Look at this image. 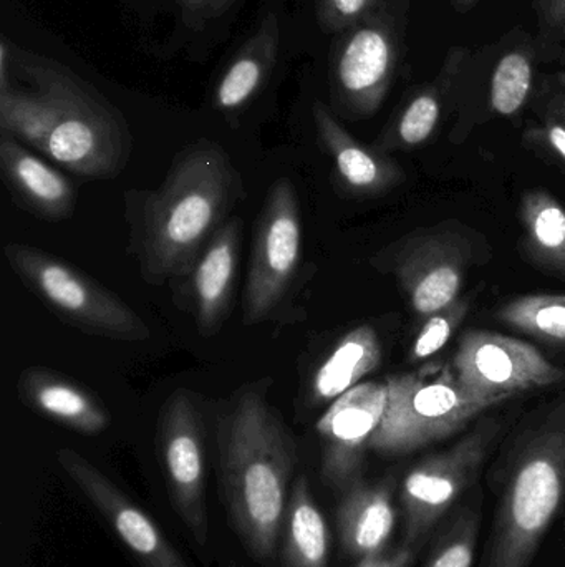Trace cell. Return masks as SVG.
I'll return each mask as SVG.
<instances>
[{
	"mask_svg": "<svg viewBox=\"0 0 565 567\" xmlns=\"http://www.w3.org/2000/svg\"><path fill=\"white\" fill-rule=\"evenodd\" d=\"M2 135L83 179H113L126 168L133 136L125 115L56 60L13 45L12 79L0 90Z\"/></svg>",
	"mask_w": 565,
	"mask_h": 567,
	"instance_id": "obj_1",
	"label": "cell"
},
{
	"mask_svg": "<svg viewBox=\"0 0 565 567\" xmlns=\"http://www.w3.org/2000/svg\"><path fill=\"white\" fill-rule=\"evenodd\" d=\"M244 196L228 153L206 138L179 152L158 188L128 189L129 252L142 278L151 286L185 278Z\"/></svg>",
	"mask_w": 565,
	"mask_h": 567,
	"instance_id": "obj_2",
	"label": "cell"
},
{
	"mask_svg": "<svg viewBox=\"0 0 565 567\" xmlns=\"http://www.w3.org/2000/svg\"><path fill=\"white\" fill-rule=\"evenodd\" d=\"M269 383H249L216 412L219 483L229 519L249 555L274 558L297 465V445L268 400Z\"/></svg>",
	"mask_w": 565,
	"mask_h": 567,
	"instance_id": "obj_3",
	"label": "cell"
},
{
	"mask_svg": "<svg viewBox=\"0 0 565 567\" xmlns=\"http://www.w3.org/2000/svg\"><path fill=\"white\" fill-rule=\"evenodd\" d=\"M491 486L496 512L480 567H530L565 506V393L517 426Z\"/></svg>",
	"mask_w": 565,
	"mask_h": 567,
	"instance_id": "obj_4",
	"label": "cell"
},
{
	"mask_svg": "<svg viewBox=\"0 0 565 567\" xmlns=\"http://www.w3.org/2000/svg\"><path fill=\"white\" fill-rule=\"evenodd\" d=\"M385 383L387 409L370 443L378 455H408L450 439L496 406L468 392L451 363L395 373Z\"/></svg>",
	"mask_w": 565,
	"mask_h": 567,
	"instance_id": "obj_5",
	"label": "cell"
},
{
	"mask_svg": "<svg viewBox=\"0 0 565 567\" xmlns=\"http://www.w3.org/2000/svg\"><path fill=\"white\" fill-rule=\"evenodd\" d=\"M7 265L20 282L65 326L115 342H145L148 323L122 297L70 262L33 246L10 243Z\"/></svg>",
	"mask_w": 565,
	"mask_h": 567,
	"instance_id": "obj_6",
	"label": "cell"
},
{
	"mask_svg": "<svg viewBox=\"0 0 565 567\" xmlns=\"http://www.w3.org/2000/svg\"><path fill=\"white\" fill-rule=\"evenodd\" d=\"M411 0H384L374 12L342 32L331 53V96L352 120L374 116L397 80L407 50Z\"/></svg>",
	"mask_w": 565,
	"mask_h": 567,
	"instance_id": "obj_7",
	"label": "cell"
},
{
	"mask_svg": "<svg viewBox=\"0 0 565 567\" xmlns=\"http://www.w3.org/2000/svg\"><path fill=\"white\" fill-rule=\"evenodd\" d=\"M486 236L458 219L417 229L381 249L372 265L395 276L420 319L460 297L471 269L488 262Z\"/></svg>",
	"mask_w": 565,
	"mask_h": 567,
	"instance_id": "obj_8",
	"label": "cell"
},
{
	"mask_svg": "<svg viewBox=\"0 0 565 567\" xmlns=\"http://www.w3.org/2000/svg\"><path fill=\"white\" fill-rule=\"evenodd\" d=\"M501 430L500 420L481 419L450 449L428 455L408 470L400 485L405 546L420 551L440 523L477 486Z\"/></svg>",
	"mask_w": 565,
	"mask_h": 567,
	"instance_id": "obj_9",
	"label": "cell"
},
{
	"mask_svg": "<svg viewBox=\"0 0 565 567\" xmlns=\"http://www.w3.org/2000/svg\"><path fill=\"white\" fill-rule=\"evenodd\" d=\"M541 55L536 37L516 29L498 42L470 50L460 80L457 105L461 123L513 120L533 105L540 86Z\"/></svg>",
	"mask_w": 565,
	"mask_h": 567,
	"instance_id": "obj_10",
	"label": "cell"
},
{
	"mask_svg": "<svg viewBox=\"0 0 565 567\" xmlns=\"http://www.w3.org/2000/svg\"><path fill=\"white\" fill-rule=\"evenodd\" d=\"M304 251V221L297 189L289 178L274 182L259 213L244 290V323L272 317L287 296Z\"/></svg>",
	"mask_w": 565,
	"mask_h": 567,
	"instance_id": "obj_11",
	"label": "cell"
},
{
	"mask_svg": "<svg viewBox=\"0 0 565 567\" xmlns=\"http://www.w3.org/2000/svg\"><path fill=\"white\" fill-rule=\"evenodd\" d=\"M451 369L468 392L494 405L565 383V369L551 362L533 343L494 330H467Z\"/></svg>",
	"mask_w": 565,
	"mask_h": 567,
	"instance_id": "obj_12",
	"label": "cell"
},
{
	"mask_svg": "<svg viewBox=\"0 0 565 567\" xmlns=\"http://www.w3.org/2000/svg\"><path fill=\"white\" fill-rule=\"evenodd\" d=\"M156 442L172 508L192 538L206 545V426L189 390H176L166 400L159 413Z\"/></svg>",
	"mask_w": 565,
	"mask_h": 567,
	"instance_id": "obj_13",
	"label": "cell"
},
{
	"mask_svg": "<svg viewBox=\"0 0 565 567\" xmlns=\"http://www.w3.org/2000/svg\"><path fill=\"white\" fill-rule=\"evenodd\" d=\"M385 382H362L331 403L315 430L322 443L325 485L344 493L364 480L365 455L387 409Z\"/></svg>",
	"mask_w": 565,
	"mask_h": 567,
	"instance_id": "obj_14",
	"label": "cell"
},
{
	"mask_svg": "<svg viewBox=\"0 0 565 567\" xmlns=\"http://www.w3.org/2000/svg\"><path fill=\"white\" fill-rule=\"evenodd\" d=\"M56 462L73 485L98 509L142 567H191L161 528L128 498L102 470L72 449H60Z\"/></svg>",
	"mask_w": 565,
	"mask_h": 567,
	"instance_id": "obj_15",
	"label": "cell"
},
{
	"mask_svg": "<svg viewBox=\"0 0 565 567\" xmlns=\"http://www.w3.org/2000/svg\"><path fill=\"white\" fill-rule=\"evenodd\" d=\"M241 219L232 218L216 233L185 278L176 281V300L191 313L202 336H216L228 320L241 265Z\"/></svg>",
	"mask_w": 565,
	"mask_h": 567,
	"instance_id": "obj_16",
	"label": "cell"
},
{
	"mask_svg": "<svg viewBox=\"0 0 565 567\" xmlns=\"http://www.w3.org/2000/svg\"><path fill=\"white\" fill-rule=\"evenodd\" d=\"M468 55V47H451L437 75L405 93L375 148L384 153L410 152L430 142L457 105L458 80Z\"/></svg>",
	"mask_w": 565,
	"mask_h": 567,
	"instance_id": "obj_17",
	"label": "cell"
},
{
	"mask_svg": "<svg viewBox=\"0 0 565 567\" xmlns=\"http://www.w3.org/2000/svg\"><path fill=\"white\" fill-rule=\"evenodd\" d=\"M318 143L334 163L338 186L355 198H377L397 188L404 169L375 146L358 142L325 103L312 105Z\"/></svg>",
	"mask_w": 565,
	"mask_h": 567,
	"instance_id": "obj_18",
	"label": "cell"
},
{
	"mask_svg": "<svg viewBox=\"0 0 565 567\" xmlns=\"http://www.w3.org/2000/svg\"><path fill=\"white\" fill-rule=\"evenodd\" d=\"M0 172L13 203L40 221H66L75 213L70 179L9 135L0 138Z\"/></svg>",
	"mask_w": 565,
	"mask_h": 567,
	"instance_id": "obj_19",
	"label": "cell"
},
{
	"mask_svg": "<svg viewBox=\"0 0 565 567\" xmlns=\"http://www.w3.org/2000/svg\"><path fill=\"white\" fill-rule=\"evenodd\" d=\"M17 393L27 409L82 435H100L112 423L108 409L92 390L69 375L29 367L17 380Z\"/></svg>",
	"mask_w": 565,
	"mask_h": 567,
	"instance_id": "obj_20",
	"label": "cell"
},
{
	"mask_svg": "<svg viewBox=\"0 0 565 567\" xmlns=\"http://www.w3.org/2000/svg\"><path fill=\"white\" fill-rule=\"evenodd\" d=\"M395 489L397 482L388 476L375 483L360 480L342 493L337 529L342 548L352 558H367L387 548L397 523Z\"/></svg>",
	"mask_w": 565,
	"mask_h": 567,
	"instance_id": "obj_21",
	"label": "cell"
},
{
	"mask_svg": "<svg viewBox=\"0 0 565 567\" xmlns=\"http://www.w3.org/2000/svg\"><path fill=\"white\" fill-rule=\"evenodd\" d=\"M281 45V20L275 12L265 13L255 32L245 40L219 79L215 106L224 113L244 110L271 79Z\"/></svg>",
	"mask_w": 565,
	"mask_h": 567,
	"instance_id": "obj_22",
	"label": "cell"
},
{
	"mask_svg": "<svg viewBox=\"0 0 565 567\" xmlns=\"http://www.w3.org/2000/svg\"><path fill=\"white\" fill-rule=\"evenodd\" d=\"M384 349L380 336L368 323L348 330L308 383L307 403L311 406L331 405L338 396L360 385L365 377L380 367Z\"/></svg>",
	"mask_w": 565,
	"mask_h": 567,
	"instance_id": "obj_23",
	"label": "cell"
},
{
	"mask_svg": "<svg viewBox=\"0 0 565 567\" xmlns=\"http://www.w3.org/2000/svg\"><path fill=\"white\" fill-rule=\"evenodd\" d=\"M524 255L536 268L565 279V206L546 189L523 193L520 203Z\"/></svg>",
	"mask_w": 565,
	"mask_h": 567,
	"instance_id": "obj_24",
	"label": "cell"
},
{
	"mask_svg": "<svg viewBox=\"0 0 565 567\" xmlns=\"http://www.w3.org/2000/svg\"><path fill=\"white\" fill-rule=\"evenodd\" d=\"M284 519L282 567H327L331 532L312 495L307 476H299L292 485Z\"/></svg>",
	"mask_w": 565,
	"mask_h": 567,
	"instance_id": "obj_25",
	"label": "cell"
},
{
	"mask_svg": "<svg viewBox=\"0 0 565 567\" xmlns=\"http://www.w3.org/2000/svg\"><path fill=\"white\" fill-rule=\"evenodd\" d=\"M483 492L474 486L431 536L423 567H473L480 538Z\"/></svg>",
	"mask_w": 565,
	"mask_h": 567,
	"instance_id": "obj_26",
	"label": "cell"
},
{
	"mask_svg": "<svg viewBox=\"0 0 565 567\" xmlns=\"http://www.w3.org/2000/svg\"><path fill=\"white\" fill-rule=\"evenodd\" d=\"M496 319L565 352V293H524L504 302Z\"/></svg>",
	"mask_w": 565,
	"mask_h": 567,
	"instance_id": "obj_27",
	"label": "cell"
},
{
	"mask_svg": "<svg viewBox=\"0 0 565 567\" xmlns=\"http://www.w3.org/2000/svg\"><path fill=\"white\" fill-rule=\"evenodd\" d=\"M470 303V297L460 296L437 312L425 317L423 323L411 343L408 360L417 365V363L427 362L428 359L437 355L450 342L458 327L467 319Z\"/></svg>",
	"mask_w": 565,
	"mask_h": 567,
	"instance_id": "obj_28",
	"label": "cell"
},
{
	"mask_svg": "<svg viewBox=\"0 0 565 567\" xmlns=\"http://www.w3.org/2000/svg\"><path fill=\"white\" fill-rule=\"evenodd\" d=\"M384 0H315L318 25L328 35H341L374 12Z\"/></svg>",
	"mask_w": 565,
	"mask_h": 567,
	"instance_id": "obj_29",
	"label": "cell"
},
{
	"mask_svg": "<svg viewBox=\"0 0 565 567\" xmlns=\"http://www.w3.org/2000/svg\"><path fill=\"white\" fill-rule=\"evenodd\" d=\"M537 19V45L544 62L557 59L565 35V0H534Z\"/></svg>",
	"mask_w": 565,
	"mask_h": 567,
	"instance_id": "obj_30",
	"label": "cell"
},
{
	"mask_svg": "<svg viewBox=\"0 0 565 567\" xmlns=\"http://www.w3.org/2000/svg\"><path fill=\"white\" fill-rule=\"evenodd\" d=\"M540 122L524 132V143L540 155L550 156L565 169V128L553 118L537 116Z\"/></svg>",
	"mask_w": 565,
	"mask_h": 567,
	"instance_id": "obj_31",
	"label": "cell"
},
{
	"mask_svg": "<svg viewBox=\"0 0 565 567\" xmlns=\"http://www.w3.org/2000/svg\"><path fill=\"white\" fill-rule=\"evenodd\" d=\"M533 110L537 116L553 118L565 128V70L541 76Z\"/></svg>",
	"mask_w": 565,
	"mask_h": 567,
	"instance_id": "obj_32",
	"label": "cell"
},
{
	"mask_svg": "<svg viewBox=\"0 0 565 567\" xmlns=\"http://www.w3.org/2000/svg\"><path fill=\"white\" fill-rule=\"evenodd\" d=\"M234 3L236 0H176L182 22L192 29L224 16Z\"/></svg>",
	"mask_w": 565,
	"mask_h": 567,
	"instance_id": "obj_33",
	"label": "cell"
},
{
	"mask_svg": "<svg viewBox=\"0 0 565 567\" xmlns=\"http://www.w3.org/2000/svg\"><path fill=\"white\" fill-rule=\"evenodd\" d=\"M417 553V549L404 545L395 551L378 553V555L358 559V565L355 567H411Z\"/></svg>",
	"mask_w": 565,
	"mask_h": 567,
	"instance_id": "obj_34",
	"label": "cell"
},
{
	"mask_svg": "<svg viewBox=\"0 0 565 567\" xmlns=\"http://www.w3.org/2000/svg\"><path fill=\"white\" fill-rule=\"evenodd\" d=\"M480 0H451L453 3L454 10L460 13H467L468 10L473 9Z\"/></svg>",
	"mask_w": 565,
	"mask_h": 567,
	"instance_id": "obj_35",
	"label": "cell"
},
{
	"mask_svg": "<svg viewBox=\"0 0 565 567\" xmlns=\"http://www.w3.org/2000/svg\"><path fill=\"white\" fill-rule=\"evenodd\" d=\"M557 60H559L561 65H563L565 70V35L563 42H561L559 55H557Z\"/></svg>",
	"mask_w": 565,
	"mask_h": 567,
	"instance_id": "obj_36",
	"label": "cell"
},
{
	"mask_svg": "<svg viewBox=\"0 0 565 567\" xmlns=\"http://www.w3.org/2000/svg\"><path fill=\"white\" fill-rule=\"evenodd\" d=\"M229 567H236V566H234V565H231V566H229Z\"/></svg>",
	"mask_w": 565,
	"mask_h": 567,
	"instance_id": "obj_37",
	"label": "cell"
}]
</instances>
